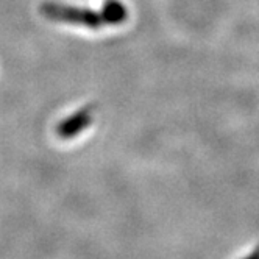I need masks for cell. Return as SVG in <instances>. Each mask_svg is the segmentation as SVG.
<instances>
[{
	"mask_svg": "<svg viewBox=\"0 0 259 259\" xmlns=\"http://www.w3.org/2000/svg\"><path fill=\"white\" fill-rule=\"evenodd\" d=\"M100 14L103 17V22H106L109 25H119V24L125 22L128 17L126 8L120 0H106L102 7Z\"/></svg>",
	"mask_w": 259,
	"mask_h": 259,
	"instance_id": "obj_3",
	"label": "cell"
},
{
	"mask_svg": "<svg viewBox=\"0 0 259 259\" xmlns=\"http://www.w3.org/2000/svg\"><path fill=\"white\" fill-rule=\"evenodd\" d=\"M245 259H259V248L257 250H254L250 256H247Z\"/></svg>",
	"mask_w": 259,
	"mask_h": 259,
	"instance_id": "obj_4",
	"label": "cell"
},
{
	"mask_svg": "<svg viewBox=\"0 0 259 259\" xmlns=\"http://www.w3.org/2000/svg\"><path fill=\"white\" fill-rule=\"evenodd\" d=\"M41 13L52 21L66 22V24H75V25H84L88 28H99L103 24V17L100 13L91 11L88 8H78V7H67L61 4H44L41 7Z\"/></svg>",
	"mask_w": 259,
	"mask_h": 259,
	"instance_id": "obj_1",
	"label": "cell"
},
{
	"mask_svg": "<svg viewBox=\"0 0 259 259\" xmlns=\"http://www.w3.org/2000/svg\"><path fill=\"white\" fill-rule=\"evenodd\" d=\"M92 116L89 109H80L75 114L69 116L58 125V135L63 139H69L77 136L78 133L84 132V130L91 125Z\"/></svg>",
	"mask_w": 259,
	"mask_h": 259,
	"instance_id": "obj_2",
	"label": "cell"
}]
</instances>
